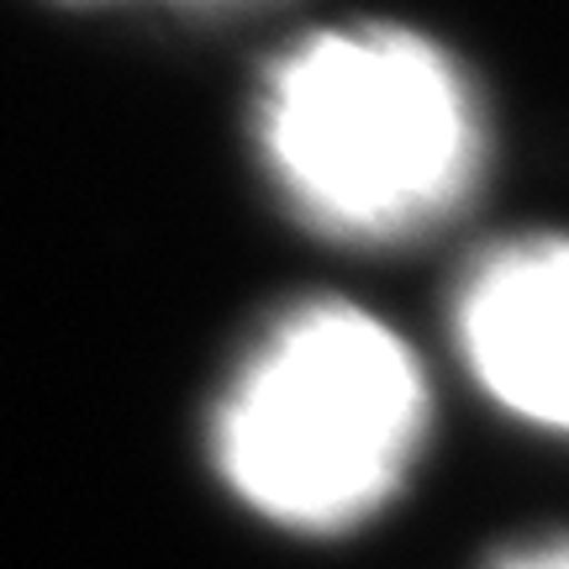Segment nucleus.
<instances>
[{
    "instance_id": "3",
    "label": "nucleus",
    "mask_w": 569,
    "mask_h": 569,
    "mask_svg": "<svg viewBox=\"0 0 569 569\" xmlns=\"http://www.w3.org/2000/svg\"><path fill=\"white\" fill-rule=\"evenodd\" d=\"M469 380L522 427L569 438V232L475 253L448 301Z\"/></svg>"
},
{
    "instance_id": "2",
    "label": "nucleus",
    "mask_w": 569,
    "mask_h": 569,
    "mask_svg": "<svg viewBox=\"0 0 569 569\" xmlns=\"http://www.w3.org/2000/svg\"><path fill=\"white\" fill-rule=\"evenodd\" d=\"M432 432L411 343L353 301L269 317L206 411V459L243 511L284 532H348L401 496Z\"/></svg>"
},
{
    "instance_id": "5",
    "label": "nucleus",
    "mask_w": 569,
    "mask_h": 569,
    "mask_svg": "<svg viewBox=\"0 0 569 569\" xmlns=\"http://www.w3.org/2000/svg\"><path fill=\"white\" fill-rule=\"evenodd\" d=\"M496 569H569V538H543V543H528V549L507 553Z\"/></svg>"
},
{
    "instance_id": "4",
    "label": "nucleus",
    "mask_w": 569,
    "mask_h": 569,
    "mask_svg": "<svg viewBox=\"0 0 569 569\" xmlns=\"http://www.w3.org/2000/svg\"><path fill=\"white\" fill-rule=\"evenodd\" d=\"M59 6H132V0H59ZM153 6H169V11H196V17H238V11H264V6H280V0H153Z\"/></svg>"
},
{
    "instance_id": "1",
    "label": "nucleus",
    "mask_w": 569,
    "mask_h": 569,
    "mask_svg": "<svg viewBox=\"0 0 569 569\" xmlns=\"http://www.w3.org/2000/svg\"><path fill=\"white\" fill-rule=\"evenodd\" d=\"M274 201L327 243L407 248L465 211L490 169V111L465 63L401 21L284 42L248 106Z\"/></svg>"
}]
</instances>
